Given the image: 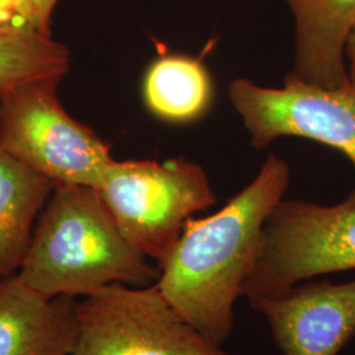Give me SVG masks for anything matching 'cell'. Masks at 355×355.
Masks as SVG:
<instances>
[{
  "label": "cell",
  "instance_id": "cell-1",
  "mask_svg": "<svg viewBox=\"0 0 355 355\" xmlns=\"http://www.w3.org/2000/svg\"><path fill=\"white\" fill-rule=\"evenodd\" d=\"M290 183V166L270 154L253 182L212 216L191 218L158 267L157 287L193 329L223 346L253 268L262 232Z\"/></svg>",
  "mask_w": 355,
  "mask_h": 355
},
{
  "label": "cell",
  "instance_id": "cell-2",
  "mask_svg": "<svg viewBox=\"0 0 355 355\" xmlns=\"http://www.w3.org/2000/svg\"><path fill=\"white\" fill-rule=\"evenodd\" d=\"M16 275L46 297H85L116 283L149 286L159 270L128 243L95 189L60 183Z\"/></svg>",
  "mask_w": 355,
  "mask_h": 355
},
{
  "label": "cell",
  "instance_id": "cell-3",
  "mask_svg": "<svg viewBox=\"0 0 355 355\" xmlns=\"http://www.w3.org/2000/svg\"><path fill=\"white\" fill-rule=\"evenodd\" d=\"M95 191L128 243L158 267L192 216L216 203L202 166L182 158L114 161Z\"/></svg>",
  "mask_w": 355,
  "mask_h": 355
},
{
  "label": "cell",
  "instance_id": "cell-4",
  "mask_svg": "<svg viewBox=\"0 0 355 355\" xmlns=\"http://www.w3.org/2000/svg\"><path fill=\"white\" fill-rule=\"evenodd\" d=\"M355 270V189L336 205L282 200L242 288L252 306L304 280Z\"/></svg>",
  "mask_w": 355,
  "mask_h": 355
},
{
  "label": "cell",
  "instance_id": "cell-5",
  "mask_svg": "<svg viewBox=\"0 0 355 355\" xmlns=\"http://www.w3.org/2000/svg\"><path fill=\"white\" fill-rule=\"evenodd\" d=\"M58 83H26L0 98V149L54 184L95 189L114 159L94 130L66 114Z\"/></svg>",
  "mask_w": 355,
  "mask_h": 355
},
{
  "label": "cell",
  "instance_id": "cell-6",
  "mask_svg": "<svg viewBox=\"0 0 355 355\" xmlns=\"http://www.w3.org/2000/svg\"><path fill=\"white\" fill-rule=\"evenodd\" d=\"M73 355H232L182 318L157 284H110L76 303Z\"/></svg>",
  "mask_w": 355,
  "mask_h": 355
},
{
  "label": "cell",
  "instance_id": "cell-7",
  "mask_svg": "<svg viewBox=\"0 0 355 355\" xmlns=\"http://www.w3.org/2000/svg\"><path fill=\"white\" fill-rule=\"evenodd\" d=\"M255 149L283 136L305 137L343 153L355 166V89H325L288 74L282 89L237 79L229 86Z\"/></svg>",
  "mask_w": 355,
  "mask_h": 355
},
{
  "label": "cell",
  "instance_id": "cell-8",
  "mask_svg": "<svg viewBox=\"0 0 355 355\" xmlns=\"http://www.w3.org/2000/svg\"><path fill=\"white\" fill-rule=\"evenodd\" d=\"M253 308L283 355H338L355 338V280L297 284Z\"/></svg>",
  "mask_w": 355,
  "mask_h": 355
},
{
  "label": "cell",
  "instance_id": "cell-9",
  "mask_svg": "<svg viewBox=\"0 0 355 355\" xmlns=\"http://www.w3.org/2000/svg\"><path fill=\"white\" fill-rule=\"evenodd\" d=\"M74 297H46L16 274L0 278V355H73Z\"/></svg>",
  "mask_w": 355,
  "mask_h": 355
},
{
  "label": "cell",
  "instance_id": "cell-10",
  "mask_svg": "<svg viewBox=\"0 0 355 355\" xmlns=\"http://www.w3.org/2000/svg\"><path fill=\"white\" fill-rule=\"evenodd\" d=\"M295 20L291 74L325 89L350 86L345 48L355 26V0H286Z\"/></svg>",
  "mask_w": 355,
  "mask_h": 355
},
{
  "label": "cell",
  "instance_id": "cell-11",
  "mask_svg": "<svg viewBox=\"0 0 355 355\" xmlns=\"http://www.w3.org/2000/svg\"><path fill=\"white\" fill-rule=\"evenodd\" d=\"M53 189L49 178L0 149V278L23 265Z\"/></svg>",
  "mask_w": 355,
  "mask_h": 355
},
{
  "label": "cell",
  "instance_id": "cell-12",
  "mask_svg": "<svg viewBox=\"0 0 355 355\" xmlns=\"http://www.w3.org/2000/svg\"><path fill=\"white\" fill-rule=\"evenodd\" d=\"M212 82L204 64L187 55H165L153 62L145 76L148 108L168 123L199 120L212 104Z\"/></svg>",
  "mask_w": 355,
  "mask_h": 355
},
{
  "label": "cell",
  "instance_id": "cell-13",
  "mask_svg": "<svg viewBox=\"0 0 355 355\" xmlns=\"http://www.w3.org/2000/svg\"><path fill=\"white\" fill-rule=\"evenodd\" d=\"M70 66V51L26 24L0 26V98L26 83L61 80Z\"/></svg>",
  "mask_w": 355,
  "mask_h": 355
},
{
  "label": "cell",
  "instance_id": "cell-14",
  "mask_svg": "<svg viewBox=\"0 0 355 355\" xmlns=\"http://www.w3.org/2000/svg\"><path fill=\"white\" fill-rule=\"evenodd\" d=\"M58 0H19L20 11L26 26L45 36H51V13Z\"/></svg>",
  "mask_w": 355,
  "mask_h": 355
},
{
  "label": "cell",
  "instance_id": "cell-15",
  "mask_svg": "<svg viewBox=\"0 0 355 355\" xmlns=\"http://www.w3.org/2000/svg\"><path fill=\"white\" fill-rule=\"evenodd\" d=\"M26 24L19 0H0V26Z\"/></svg>",
  "mask_w": 355,
  "mask_h": 355
},
{
  "label": "cell",
  "instance_id": "cell-16",
  "mask_svg": "<svg viewBox=\"0 0 355 355\" xmlns=\"http://www.w3.org/2000/svg\"><path fill=\"white\" fill-rule=\"evenodd\" d=\"M345 54L349 57V70H347L349 80H350L352 87L355 89V26L347 38Z\"/></svg>",
  "mask_w": 355,
  "mask_h": 355
}]
</instances>
